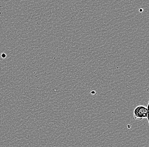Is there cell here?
Instances as JSON below:
<instances>
[{
  "label": "cell",
  "instance_id": "cell-2",
  "mask_svg": "<svg viewBox=\"0 0 149 147\" xmlns=\"http://www.w3.org/2000/svg\"><path fill=\"white\" fill-rule=\"evenodd\" d=\"M2 57L3 58H6V55L5 54H3L2 55Z\"/></svg>",
  "mask_w": 149,
  "mask_h": 147
},
{
  "label": "cell",
  "instance_id": "cell-3",
  "mask_svg": "<svg viewBox=\"0 0 149 147\" xmlns=\"http://www.w3.org/2000/svg\"><path fill=\"white\" fill-rule=\"evenodd\" d=\"M139 12H140V13H142V12L143 11V9H141H141H139Z\"/></svg>",
  "mask_w": 149,
  "mask_h": 147
},
{
  "label": "cell",
  "instance_id": "cell-1",
  "mask_svg": "<svg viewBox=\"0 0 149 147\" xmlns=\"http://www.w3.org/2000/svg\"><path fill=\"white\" fill-rule=\"evenodd\" d=\"M148 106L140 105L135 108L134 111V118L135 120H141L143 119L147 118L149 123L148 118Z\"/></svg>",
  "mask_w": 149,
  "mask_h": 147
}]
</instances>
